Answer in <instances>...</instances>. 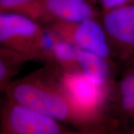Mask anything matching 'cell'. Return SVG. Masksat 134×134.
I'll return each mask as SVG.
<instances>
[{"instance_id": "1", "label": "cell", "mask_w": 134, "mask_h": 134, "mask_svg": "<svg viewBox=\"0 0 134 134\" xmlns=\"http://www.w3.org/2000/svg\"><path fill=\"white\" fill-rule=\"evenodd\" d=\"M3 92L5 97L19 105L61 123L78 128L87 126L68 98L54 67L46 65L23 77L14 79Z\"/></svg>"}, {"instance_id": "2", "label": "cell", "mask_w": 134, "mask_h": 134, "mask_svg": "<svg viewBox=\"0 0 134 134\" xmlns=\"http://www.w3.org/2000/svg\"><path fill=\"white\" fill-rule=\"evenodd\" d=\"M51 34L46 25L27 15L0 12V46L29 61L46 62Z\"/></svg>"}, {"instance_id": "3", "label": "cell", "mask_w": 134, "mask_h": 134, "mask_svg": "<svg viewBox=\"0 0 134 134\" xmlns=\"http://www.w3.org/2000/svg\"><path fill=\"white\" fill-rule=\"evenodd\" d=\"M58 73L68 98L86 125L105 121L104 110L110 103L105 92L80 70Z\"/></svg>"}, {"instance_id": "4", "label": "cell", "mask_w": 134, "mask_h": 134, "mask_svg": "<svg viewBox=\"0 0 134 134\" xmlns=\"http://www.w3.org/2000/svg\"><path fill=\"white\" fill-rule=\"evenodd\" d=\"M100 20L116 65L134 66V2L100 10Z\"/></svg>"}, {"instance_id": "5", "label": "cell", "mask_w": 134, "mask_h": 134, "mask_svg": "<svg viewBox=\"0 0 134 134\" xmlns=\"http://www.w3.org/2000/svg\"><path fill=\"white\" fill-rule=\"evenodd\" d=\"M62 123L15 103L0 102V134H71Z\"/></svg>"}, {"instance_id": "6", "label": "cell", "mask_w": 134, "mask_h": 134, "mask_svg": "<svg viewBox=\"0 0 134 134\" xmlns=\"http://www.w3.org/2000/svg\"><path fill=\"white\" fill-rule=\"evenodd\" d=\"M46 26L75 48L115 63L100 16L76 23H55Z\"/></svg>"}, {"instance_id": "7", "label": "cell", "mask_w": 134, "mask_h": 134, "mask_svg": "<svg viewBox=\"0 0 134 134\" xmlns=\"http://www.w3.org/2000/svg\"><path fill=\"white\" fill-rule=\"evenodd\" d=\"M100 14L91 0H40L32 18L47 25L81 22L99 17Z\"/></svg>"}, {"instance_id": "8", "label": "cell", "mask_w": 134, "mask_h": 134, "mask_svg": "<svg viewBox=\"0 0 134 134\" xmlns=\"http://www.w3.org/2000/svg\"><path fill=\"white\" fill-rule=\"evenodd\" d=\"M79 70L111 97L115 86L116 63L94 53L77 48Z\"/></svg>"}, {"instance_id": "9", "label": "cell", "mask_w": 134, "mask_h": 134, "mask_svg": "<svg viewBox=\"0 0 134 134\" xmlns=\"http://www.w3.org/2000/svg\"><path fill=\"white\" fill-rule=\"evenodd\" d=\"M110 106L113 107L120 124L134 122V66L124 69L111 94Z\"/></svg>"}, {"instance_id": "10", "label": "cell", "mask_w": 134, "mask_h": 134, "mask_svg": "<svg viewBox=\"0 0 134 134\" xmlns=\"http://www.w3.org/2000/svg\"><path fill=\"white\" fill-rule=\"evenodd\" d=\"M49 31L52 37L48 48V58L46 63V65L54 67L61 72L79 70L77 48L59 37L50 29Z\"/></svg>"}, {"instance_id": "11", "label": "cell", "mask_w": 134, "mask_h": 134, "mask_svg": "<svg viewBox=\"0 0 134 134\" xmlns=\"http://www.w3.org/2000/svg\"><path fill=\"white\" fill-rule=\"evenodd\" d=\"M29 60L17 53L0 46V92L14 80L22 66Z\"/></svg>"}, {"instance_id": "12", "label": "cell", "mask_w": 134, "mask_h": 134, "mask_svg": "<svg viewBox=\"0 0 134 134\" xmlns=\"http://www.w3.org/2000/svg\"><path fill=\"white\" fill-rule=\"evenodd\" d=\"M40 0H0V12H16L32 18Z\"/></svg>"}, {"instance_id": "13", "label": "cell", "mask_w": 134, "mask_h": 134, "mask_svg": "<svg viewBox=\"0 0 134 134\" xmlns=\"http://www.w3.org/2000/svg\"><path fill=\"white\" fill-rule=\"evenodd\" d=\"M99 3L101 10L112 9L121 5L134 2V0H97Z\"/></svg>"}, {"instance_id": "14", "label": "cell", "mask_w": 134, "mask_h": 134, "mask_svg": "<svg viewBox=\"0 0 134 134\" xmlns=\"http://www.w3.org/2000/svg\"><path fill=\"white\" fill-rule=\"evenodd\" d=\"M123 134H134V122L131 124L130 127L127 130H125V132Z\"/></svg>"}]
</instances>
